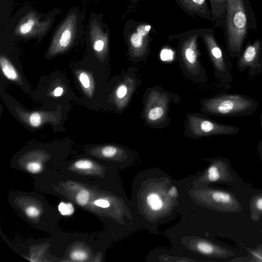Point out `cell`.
I'll list each match as a JSON object with an SVG mask.
<instances>
[{
	"label": "cell",
	"mask_w": 262,
	"mask_h": 262,
	"mask_svg": "<svg viewBox=\"0 0 262 262\" xmlns=\"http://www.w3.org/2000/svg\"><path fill=\"white\" fill-rule=\"evenodd\" d=\"M222 15L227 51L232 58H238L250 30L257 28L255 13L249 0H225Z\"/></svg>",
	"instance_id": "obj_1"
},
{
	"label": "cell",
	"mask_w": 262,
	"mask_h": 262,
	"mask_svg": "<svg viewBox=\"0 0 262 262\" xmlns=\"http://www.w3.org/2000/svg\"><path fill=\"white\" fill-rule=\"evenodd\" d=\"M201 111L208 115L223 117H243L253 114L258 102L248 96L225 94L203 99Z\"/></svg>",
	"instance_id": "obj_2"
},
{
	"label": "cell",
	"mask_w": 262,
	"mask_h": 262,
	"mask_svg": "<svg viewBox=\"0 0 262 262\" xmlns=\"http://www.w3.org/2000/svg\"><path fill=\"white\" fill-rule=\"evenodd\" d=\"M186 116L185 133L192 138L214 135L232 136L239 131V128L237 126L218 123L201 114L187 113Z\"/></svg>",
	"instance_id": "obj_3"
},
{
	"label": "cell",
	"mask_w": 262,
	"mask_h": 262,
	"mask_svg": "<svg viewBox=\"0 0 262 262\" xmlns=\"http://www.w3.org/2000/svg\"><path fill=\"white\" fill-rule=\"evenodd\" d=\"M204 38L216 77L225 82H232V77L228 59L224 50L216 40L213 30H207L204 35Z\"/></svg>",
	"instance_id": "obj_4"
},
{
	"label": "cell",
	"mask_w": 262,
	"mask_h": 262,
	"mask_svg": "<svg viewBox=\"0 0 262 262\" xmlns=\"http://www.w3.org/2000/svg\"><path fill=\"white\" fill-rule=\"evenodd\" d=\"M169 98L166 93L157 89L150 91L147 95L144 107V117L150 125L162 123L167 117Z\"/></svg>",
	"instance_id": "obj_5"
},
{
	"label": "cell",
	"mask_w": 262,
	"mask_h": 262,
	"mask_svg": "<svg viewBox=\"0 0 262 262\" xmlns=\"http://www.w3.org/2000/svg\"><path fill=\"white\" fill-rule=\"evenodd\" d=\"M237 59L236 67L239 72L248 70V77L252 78L262 72V40L255 39L249 42Z\"/></svg>",
	"instance_id": "obj_6"
},
{
	"label": "cell",
	"mask_w": 262,
	"mask_h": 262,
	"mask_svg": "<svg viewBox=\"0 0 262 262\" xmlns=\"http://www.w3.org/2000/svg\"><path fill=\"white\" fill-rule=\"evenodd\" d=\"M181 55L184 66L189 73L206 79L205 70L200 63L199 52L194 39H191L184 45Z\"/></svg>",
	"instance_id": "obj_7"
},
{
	"label": "cell",
	"mask_w": 262,
	"mask_h": 262,
	"mask_svg": "<svg viewBox=\"0 0 262 262\" xmlns=\"http://www.w3.org/2000/svg\"><path fill=\"white\" fill-rule=\"evenodd\" d=\"M150 29L149 25H142L130 35L129 49L130 55L133 59H140L145 55L147 50L146 38Z\"/></svg>",
	"instance_id": "obj_8"
},
{
	"label": "cell",
	"mask_w": 262,
	"mask_h": 262,
	"mask_svg": "<svg viewBox=\"0 0 262 262\" xmlns=\"http://www.w3.org/2000/svg\"><path fill=\"white\" fill-rule=\"evenodd\" d=\"M136 85V80L133 77L127 75L117 86L114 95V102L119 110H122L128 104Z\"/></svg>",
	"instance_id": "obj_9"
},
{
	"label": "cell",
	"mask_w": 262,
	"mask_h": 262,
	"mask_svg": "<svg viewBox=\"0 0 262 262\" xmlns=\"http://www.w3.org/2000/svg\"><path fill=\"white\" fill-rule=\"evenodd\" d=\"M74 24L72 20L65 22L55 38L51 48L53 54L62 52L70 45L73 36Z\"/></svg>",
	"instance_id": "obj_10"
},
{
	"label": "cell",
	"mask_w": 262,
	"mask_h": 262,
	"mask_svg": "<svg viewBox=\"0 0 262 262\" xmlns=\"http://www.w3.org/2000/svg\"><path fill=\"white\" fill-rule=\"evenodd\" d=\"M0 66L4 75L9 80L20 82L19 75L10 61L5 56H1Z\"/></svg>",
	"instance_id": "obj_11"
},
{
	"label": "cell",
	"mask_w": 262,
	"mask_h": 262,
	"mask_svg": "<svg viewBox=\"0 0 262 262\" xmlns=\"http://www.w3.org/2000/svg\"><path fill=\"white\" fill-rule=\"evenodd\" d=\"M249 209L251 219L258 221L262 217V193L256 194L251 198Z\"/></svg>",
	"instance_id": "obj_12"
},
{
	"label": "cell",
	"mask_w": 262,
	"mask_h": 262,
	"mask_svg": "<svg viewBox=\"0 0 262 262\" xmlns=\"http://www.w3.org/2000/svg\"><path fill=\"white\" fill-rule=\"evenodd\" d=\"M241 245L247 250L248 255L246 257L235 258L231 260V261H249V262H262V248L258 245L255 249L248 248L243 244Z\"/></svg>",
	"instance_id": "obj_13"
},
{
	"label": "cell",
	"mask_w": 262,
	"mask_h": 262,
	"mask_svg": "<svg viewBox=\"0 0 262 262\" xmlns=\"http://www.w3.org/2000/svg\"><path fill=\"white\" fill-rule=\"evenodd\" d=\"M211 5L212 20L215 22V27L221 25L222 15L225 8V0H210Z\"/></svg>",
	"instance_id": "obj_14"
},
{
	"label": "cell",
	"mask_w": 262,
	"mask_h": 262,
	"mask_svg": "<svg viewBox=\"0 0 262 262\" xmlns=\"http://www.w3.org/2000/svg\"><path fill=\"white\" fill-rule=\"evenodd\" d=\"M78 78L86 95L91 96L94 88L93 81L91 76L87 72L81 71L79 73Z\"/></svg>",
	"instance_id": "obj_15"
},
{
	"label": "cell",
	"mask_w": 262,
	"mask_h": 262,
	"mask_svg": "<svg viewBox=\"0 0 262 262\" xmlns=\"http://www.w3.org/2000/svg\"><path fill=\"white\" fill-rule=\"evenodd\" d=\"M146 202L150 209L155 211L160 210L163 206L161 199L156 193L149 194L147 197Z\"/></svg>",
	"instance_id": "obj_16"
},
{
	"label": "cell",
	"mask_w": 262,
	"mask_h": 262,
	"mask_svg": "<svg viewBox=\"0 0 262 262\" xmlns=\"http://www.w3.org/2000/svg\"><path fill=\"white\" fill-rule=\"evenodd\" d=\"M28 123L33 127L40 126L43 121L41 115L38 112H33L29 114L27 118Z\"/></svg>",
	"instance_id": "obj_17"
},
{
	"label": "cell",
	"mask_w": 262,
	"mask_h": 262,
	"mask_svg": "<svg viewBox=\"0 0 262 262\" xmlns=\"http://www.w3.org/2000/svg\"><path fill=\"white\" fill-rule=\"evenodd\" d=\"M35 25V20L33 18L28 19L19 26L18 30L22 35H26L30 33Z\"/></svg>",
	"instance_id": "obj_18"
},
{
	"label": "cell",
	"mask_w": 262,
	"mask_h": 262,
	"mask_svg": "<svg viewBox=\"0 0 262 262\" xmlns=\"http://www.w3.org/2000/svg\"><path fill=\"white\" fill-rule=\"evenodd\" d=\"M93 47L96 52L102 55L105 51V42L101 38L97 39L94 41Z\"/></svg>",
	"instance_id": "obj_19"
},
{
	"label": "cell",
	"mask_w": 262,
	"mask_h": 262,
	"mask_svg": "<svg viewBox=\"0 0 262 262\" xmlns=\"http://www.w3.org/2000/svg\"><path fill=\"white\" fill-rule=\"evenodd\" d=\"M119 151L118 148L114 146H106L102 148L101 152L103 156L107 158L113 157Z\"/></svg>",
	"instance_id": "obj_20"
},
{
	"label": "cell",
	"mask_w": 262,
	"mask_h": 262,
	"mask_svg": "<svg viewBox=\"0 0 262 262\" xmlns=\"http://www.w3.org/2000/svg\"><path fill=\"white\" fill-rule=\"evenodd\" d=\"M58 209L62 215H71L74 212V207L70 203H61L58 206Z\"/></svg>",
	"instance_id": "obj_21"
},
{
	"label": "cell",
	"mask_w": 262,
	"mask_h": 262,
	"mask_svg": "<svg viewBox=\"0 0 262 262\" xmlns=\"http://www.w3.org/2000/svg\"><path fill=\"white\" fill-rule=\"evenodd\" d=\"M89 199V192L85 190H82L77 194V202L81 205H85L88 202Z\"/></svg>",
	"instance_id": "obj_22"
},
{
	"label": "cell",
	"mask_w": 262,
	"mask_h": 262,
	"mask_svg": "<svg viewBox=\"0 0 262 262\" xmlns=\"http://www.w3.org/2000/svg\"><path fill=\"white\" fill-rule=\"evenodd\" d=\"M92 163L88 160H80L75 163V166L78 169H89L91 167Z\"/></svg>",
	"instance_id": "obj_23"
},
{
	"label": "cell",
	"mask_w": 262,
	"mask_h": 262,
	"mask_svg": "<svg viewBox=\"0 0 262 262\" xmlns=\"http://www.w3.org/2000/svg\"><path fill=\"white\" fill-rule=\"evenodd\" d=\"M71 257L76 260H83L86 258V254L82 251H77L72 254Z\"/></svg>",
	"instance_id": "obj_24"
},
{
	"label": "cell",
	"mask_w": 262,
	"mask_h": 262,
	"mask_svg": "<svg viewBox=\"0 0 262 262\" xmlns=\"http://www.w3.org/2000/svg\"><path fill=\"white\" fill-rule=\"evenodd\" d=\"M28 170L32 173H36L38 172L41 169L40 165L36 162L30 163L27 165Z\"/></svg>",
	"instance_id": "obj_25"
},
{
	"label": "cell",
	"mask_w": 262,
	"mask_h": 262,
	"mask_svg": "<svg viewBox=\"0 0 262 262\" xmlns=\"http://www.w3.org/2000/svg\"><path fill=\"white\" fill-rule=\"evenodd\" d=\"M172 52L169 49H163L161 54V58L163 60H168L172 57Z\"/></svg>",
	"instance_id": "obj_26"
},
{
	"label": "cell",
	"mask_w": 262,
	"mask_h": 262,
	"mask_svg": "<svg viewBox=\"0 0 262 262\" xmlns=\"http://www.w3.org/2000/svg\"><path fill=\"white\" fill-rule=\"evenodd\" d=\"M26 212L27 215L31 217L37 216L39 214L38 210L33 207H30L27 208Z\"/></svg>",
	"instance_id": "obj_27"
},
{
	"label": "cell",
	"mask_w": 262,
	"mask_h": 262,
	"mask_svg": "<svg viewBox=\"0 0 262 262\" xmlns=\"http://www.w3.org/2000/svg\"><path fill=\"white\" fill-rule=\"evenodd\" d=\"M94 203L96 205L102 208H107L110 206L108 202L103 199L97 200L95 201Z\"/></svg>",
	"instance_id": "obj_28"
},
{
	"label": "cell",
	"mask_w": 262,
	"mask_h": 262,
	"mask_svg": "<svg viewBox=\"0 0 262 262\" xmlns=\"http://www.w3.org/2000/svg\"><path fill=\"white\" fill-rule=\"evenodd\" d=\"M63 92V89L61 86H58L55 89L53 92V95L54 97H57L61 96Z\"/></svg>",
	"instance_id": "obj_29"
},
{
	"label": "cell",
	"mask_w": 262,
	"mask_h": 262,
	"mask_svg": "<svg viewBox=\"0 0 262 262\" xmlns=\"http://www.w3.org/2000/svg\"><path fill=\"white\" fill-rule=\"evenodd\" d=\"M168 194L174 197L177 196V188L175 186H172L168 191Z\"/></svg>",
	"instance_id": "obj_30"
},
{
	"label": "cell",
	"mask_w": 262,
	"mask_h": 262,
	"mask_svg": "<svg viewBox=\"0 0 262 262\" xmlns=\"http://www.w3.org/2000/svg\"><path fill=\"white\" fill-rule=\"evenodd\" d=\"M258 150L260 157L262 160V141H259L258 144Z\"/></svg>",
	"instance_id": "obj_31"
},
{
	"label": "cell",
	"mask_w": 262,
	"mask_h": 262,
	"mask_svg": "<svg viewBox=\"0 0 262 262\" xmlns=\"http://www.w3.org/2000/svg\"><path fill=\"white\" fill-rule=\"evenodd\" d=\"M258 246L262 248V245H258Z\"/></svg>",
	"instance_id": "obj_32"
},
{
	"label": "cell",
	"mask_w": 262,
	"mask_h": 262,
	"mask_svg": "<svg viewBox=\"0 0 262 262\" xmlns=\"http://www.w3.org/2000/svg\"><path fill=\"white\" fill-rule=\"evenodd\" d=\"M260 231L262 233V229H260Z\"/></svg>",
	"instance_id": "obj_33"
}]
</instances>
